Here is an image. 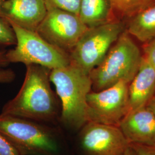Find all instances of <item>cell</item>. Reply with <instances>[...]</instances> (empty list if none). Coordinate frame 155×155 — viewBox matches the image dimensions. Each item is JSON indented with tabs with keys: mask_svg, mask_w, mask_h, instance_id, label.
Wrapping results in <instances>:
<instances>
[{
	"mask_svg": "<svg viewBox=\"0 0 155 155\" xmlns=\"http://www.w3.org/2000/svg\"><path fill=\"white\" fill-rule=\"evenodd\" d=\"M51 70L37 64L26 66L18 93L3 106L2 115H10L55 125L60 123L61 101L51 87Z\"/></svg>",
	"mask_w": 155,
	"mask_h": 155,
	"instance_id": "obj_1",
	"label": "cell"
},
{
	"mask_svg": "<svg viewBox=\"0 0 155 155\" xmlns=\"http://www.w3.org/2000/svg\"><path fill=\"white\" fill-rule=\"evenodd\" d=\"M0 133L20 155H63L62 133L53 125L0 114Z\"/></svg>",
	"mask_w": 155,
	"mask_h": 155,
	"instance_id": "obj_2",
	"label": "cell"
},
{
	"mask_svg": "<svg viewBox=\"0 0 155 155\" xmlns=\"http://www.w3.org/2000/svg\"><path fill=\"white\" fill-rule=\"evenodd\" d=\"M50 81L61 103L60 123L72 131H79L87 122V95L92 90L89 75L70 64L51 70Z\"/></svg>",
	"mask_w": 155,
	"mask_h": 155,
	"instance_id": "obj_3",
	"label": "cell"
},
{
	"mask_svg": "<svg viewBox=\"0 0 155 155\" xmlns=\"http://www.w3.org/2000/svg\"><path fill=\"white\" fill-rule=\"evenodd\" d=\"M139 47L124 32L98 66L90 73L92 91H99L123 81L130 83L143 61Z\"/></svg>",
	"mask_w": 155,
	"mask_h": 155,
	"instance_id": "obj_4",
	"label": "cell"
},
{
	"mask_svg": "<svg viewBox=\"0 0 155 155\" xmlns=\"http://www.w3.org/2000/svg\"><path fill=\"white\" fill-rule=\"evenodd\" d=\"M15 34L16 43L13 49L6 51L9 63L37 64L51 70L70 64L69 55L56 48L40 36L36 31H29L10 24Z\"/></svg>",
	"mask_w": 155,
	"mask_h": 155,
	"instance_id": "obj_5",
	"label": "cell"
},
{
	"mask_svg": "<svg viewBox=\"0 0 155 155\" xmlns=\"http://www.w3.org/2000/svg\"><path fill=\"white\" fill-rule=\"evenodd\" d=\"M124 27L122 22L114 20L88 28L70 53V64L89 75L103 61Z\"/></svg>",
	"mask_w": 155,
	"mask_h": 155,
	"instance_id": "obj_6",
	"label": "cell"
},
{
	"mask_svg": "<svg viewBox=\"0 0 155 155\" xmlns=\"http://www.w3.org/2000/svg\"><path fill=\"white\" fill-rule=\"evenodd\" d=\"M129 84L121 81L101 91L91 90L86 98L87 122L118 127L130 111Z\"/></svg>",
	"mask_w": 155,
	"mask_h": 155,
	"instance_id": "obj_7",
	"label": "cell"
},
{
	"mask_svg": "<svg viewBox=\"0 0 155 155\" xmlns=\"http://www.w3.org/2000/svg\"><path fill=\"white\" fill-rule=\"evenodd\" d=\"M47 7V14L36 32L50 44L69 55L88 28L77 15Z\"/></svg>",
	"mask_w": 155,
	"mask_h": 155,
	"instance_id": "obj_8",
	"label": "cell"
},
{
	"mask_svg": "<svg viewBox=\"0 0 155 155\" xmlns=\"http://www.w3.org/2000/svg\"><path fill=\"white\" fill-rule=\"evenodd\" d=\"M78 145L83 155H124L130 146L119 127L91 121L79 130Z\"/></svg>",
	"mask_w": 155,
	"mask_h": 155,
	"instance_id": "obj_9",
	"label": "cell"
},
{
	"mask_svg": "<svg viewBox=\"0 0 155 155\" xmlns=\"http://www.w3.org/2000/svg\"><path fill=\"white\" fill-rule=\"evenodd\" d=\"M47 12L45 0H6L0 4V16L32 31H36Z\"/></svg>",
	"mask_w": 155,
	"mask_h": 155,
	"instance_id": "obj_10",
	"label": "cell"
},
{
	"mask_svg": "<svg viewBox=\"0 0 155 155\" xmlns=\"http://www.w3.org/2000/svg\"><path fill=\"white\" fill-rule=\"evenodd\" d=\"M118 127L129 144L155 146V114L147 106L130 111Z\"/></svg>",
	"mask_w": 155,
	"mask_h": 155,
	"instance_id": "obj_11",
	"label": "cell"
},
{
	"mask_svg": "<svg viewBox=\"0 0 155 155\" xmlns=\"http://www.w3.org/2000/svg\"><path fill=\"white\" fill-rule=\"evenodd\" d=\"M155 97V67L143 56L139 71L129 84L130 111L147 106Z\"/></svg>",
	"mask_w": 155,
	"mask_h": 155,
	"instance_id": "obj_12",
	"label": "cell"
},
{
	"mask_svg": "<svg viewBox=\"0 0 155 155\" xmlns=\"http://www.w3.org/2000/svg\"><path fill=\"white\" fill-rule=\"evenodd\" d=\"M79 17L88 28L114 21L110 0H82Z\"/></svg>",
	"mask_w": 155,
	"mask_h": 155,
	"instance_id": "obj_13",
	"label": "cell"
},
{
	"mask_svg": "<svg viewBox=\"0 0 155 155\" xmlns=\"http://www.w3.org/2000/svg\"><path fill=\"white\" fill-rule=\"evenodd\" d=\"M127 32L141 42L155 38V2L131 17Z\"/></svg>",
	"mask_w": 155,
	"mask_h": 155,
	"instance_id": "obj_14",
	"label": "cell"
},
{
	"mask_svg": "<svg viewBox=\"0 0 155 155\" xmlns=\"http://www.w3.org/2000/svg\"><path fill=\"white\" fill-rule=\"evenodd\" d=\"M114 16L130 17L154 3L155 0H110Z\"/></svg>",
	"mask_w": 155,
	"mask_h": 155,
	"instance_id": "obj_15",
	"label": "cell"
},
{
	"mask_svg": "<svg viewBox=\"0 0 155 155\" xmlns=\"http://www.w3.org/2000/svg\"><path fill=\"white\" fill-rule=\"evenodd\" d=\"M16 39L13 28L6 20L0 16V50L15 45Z\"/></svg>",
	"mask_w": 155,
	"mask_h": 155,
	"instance_id": "obj_16",
	"label": "cell"
},
{
	"mask_svg": "<svg viewBox=\"0 0 155 155\" xmlns=\"http://www.w3.org/2000/svg\"><path fill=\"white\" fill-rule=\"evenodd\" d=\"M47 6L68 12L79 16L82 0H45Z\"/></svg>",
	"mask_w": 155,
	"mask_h": 155,
	"instance_id": "obj_17",
	"label": "cell"
},
{
	"mask_svg": "<svg viewBox=\"0 0 155 155\" xmlns=\"http://www.w3.org/2000/svg\"><path fill=\"white\" fill-rule=\"evenodd\" d=\"M0 155H20L8 140L0 133Z\"/></svg>",
	"mask_w": 155,
	"mask_h": 155,
	"instance_id": "obj_18",
	"label": "cell"
},
{
	"mask_svg": "<svg viewBox=\"0 0 155 155\" xmlns=\"http://www.w3.org/2000/svg\"><path fill=\"white\" fill-rule=\"evenodd\" d=\"M130 146L136 155H155V146L138 144H130Z\"/></svg>",
	"mask_w": 155,
	"mask_h": 155,
	"instance_id": "obj_19",
	"label": "cell"
},
{
	"mask_svg": "<svg viewBox=\"0 0 155 155\" xmlns=\"http://www.w3.org/2000/svg\"><path fill=\"white\" fill-rule=\"evenodd\" d=\"M144 58L155 67V38L148 43L144 48Z\"/></svg>",
	"mask_w": 155,
	"mask_h": 155,
	"instance_id": "obj_20",
	"label": "cell"
},
{
	"mask_svg": "<svg viewBox=\"0 0 155 155\" xmlns=\"http://www.w3.org/2000/svg\"><path fill=\"white\" fill-rule=\"evenodd\" d=\"M16 74L10 68H0V83L12 82L16 78Z\"/></svg>",
	"mask_w": 155,
	"mask_h": 155,
	"instance_id": "obj_21",
	"label": "cell"
},
{
	"mask_svg": "<svg viewBox=\"0 0 155 155\" xmlns=\"http://www.w3.org/2000/svg\"><path fill=\"white\" fill-rule=\"evenodd\" d=\"M6 50H0V68H6L10 63L6 58Z\"/></svg>",
	"mask_w": 155,
	"mask_h": 155,
	"instance_id": "obj_22",
	"label": "cell"
},
{
	"mask_svg": "<svg viewBox=\"0 0 155 155\" xmlns=\"http://www.w3.org/2000/svg\"><path fill=\"white\" fill-rule=\"evenodd\" d=\"M148 107L153 111V113L155 114V97L152 98L148 104Z\"/></svg>",
	"mask_w": 155,
	"mask_h": 155,
	"instance_id": "obj_23",
	"label": "cell"
},
{
	"mask_svg": "<svg viewBox=\"0 0 155 155\" xmlns=\"http://www.w3.org/2000/svg\"><path fill=\"white\" fill-rule=\"evenodd\" d=\"M124 155H136V153L132 149V148L130 146H129V147L125 151Z\"/></svg>",
	"mask_w": 155,
	"mask_h": 155,
	"instance_id": "obj_24",
	"label": "cell"
},
{
	"mask_svg": "<svg viewBox=\"0 0 155 155\" xmlns=\"http://www.w3.org/2000/svg\"><path fill=\"white\" fill-rule=\"evenodd\" d=\"M5 1H6V0H0V4H1V3H2V2Z\"/></svg>",
	"mask_w": 155,
	"mask_h": 155,
	"instance_id": "obj_25",
	"label": "cell"
}]
</instances>
